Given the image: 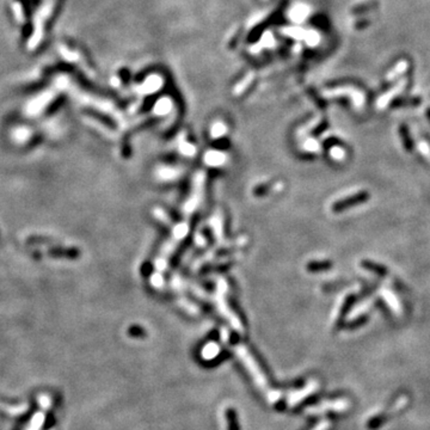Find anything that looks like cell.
<instances>
[{
	"instance_id": "cell-7",
	"label": "cell",
	"mask_w": 430,
	"mask_h": 430,
	"mask_svg": "<svg viewBox=\"0 0 430 430\" xmlns=\"http://www.w3.org/2000/svg\"><path fill=\"white\" fill-rule=\"evenodd\" d=\"M362 266L365 267L366 269L376 272V275H380V276H385V275L387 274V269H386V267L381 266V264H377V263H376V262L365 261V262H362Z\"/></svg>"
},
{
	"instance_id": "cell-6",
	"label": "cell",
	"mask_w": 430,
	"mask_h": 430,
	"mask_svg": "<svg viewBox=\"0 0 430 430\" xmlns=\"http://www.w3.org/2000/svg\"><path fill=\"white\" fill-rule=\"evenodd\" d=\"M220 352V348L216 343H208L202 350V356L206 360H213Z\"/></svg>"
},
{
	"instance_id": "cell-5",
	"label": "cell",
	"mask_w": 430,
	"mask_h": 430,
	"mask_svg": "<svg viewBox=\"0 0 430 430\" xmlns=\"http://www.w3.org/2000/svg\"><path fill=\"white\" fill-rule=\"evenodd\" d=\"M48 253L53 258H65V260H77L81 256V251L77 247H53L48 251Z\"/></svg>"
},
{
	"instance_id": "cell-12",
	"label": "cell",
	"mask_w": 430,
	"mask_h": 430,
	"mask_svg": "<svg viewBox=\"0 0 430 430\" xmlns=\"http://www.w3.org/2000/svg\"><path fill=\"white\" fill-rule=\"evenodd\" d=\"M55 423L54 422V417L52 415H49V416H47V421H46V423H45V427H43V428H45V430H47V429H49L51 428L52 426H53V424Z\"/></svg>"
},
{
	"instance_id": "cell-3",
	"label": "cell",
	"mask_w": 430,
	"mask_h": 430,
	"mask_svg": "<svg viewBox=\"0 0 430 430\" xmlns=\"http://www.w3.org/2000/svg\"><path fill=\"white\" fill-rule=\"evenodd\" d=\"M369 198V194L366 191H361L358 192V194L352 195V196H349L347 198H344V200L338 201V202H336L335 205L332 206L333 212H342L344 211V209L350 208V207L352 206H357L361 205V203H365L367 202Z\"/></svg>"
},
{
	"instance_id": "cell-1",
	"label": "cell",
	"mask_w": 430,
	"mask_h": 430,
	"mask_svg": "<svg viewBox=\"0 0 430 430\" xmlns=\"http://www.w3.org/2000/svg\"><path fill=\"white\" fill-rule=\"evenodd\" d=\"M236 352L237 355H238V357L242 360V362L244 363V366L246 367L247 371L250 372L251 376H252V379L255 380L256 385H257L258 387L263 388V390H267V387H268L267 377L263 374V371H262L260 366H258V363L255 361V358L251 356L250 352L247 351V349L245 348V347L239 346L236 348Z\"/></svg>"
},
{
	"instance_id": "cell-4",
	"label": "cell",
	"mask_w": 430,
	"mask_h": 430,
	"mask_svg": "<svg viewBox=\"0 0 430 430\" xmlns=\"http://www.w3.org/2000/svg\"><path fill=\"white\" fill-rule=\"evenodd\" d=\"M317 388H318V382L312 380V381L308 382L307 386L302 388V390L296 391V392L291 394V397H289V399H288L289 405H291V406H296V404L301 403V402L304 401L305 398H307L308 396H311V394H312L314 391L317 390Z\"/></svg>"
},
{
	"instance_id": "cell-8",
	"label": "cell",
	"mask_w": 430,
	"mask_h": 430,
	"mask_svg": "<svg viewBox=\"0 0 430 430\" xmlns=\"http://www.w3.org/2000/svg\"><path fill=\"white\" fill-rule=\"evenodd\" d=\"M388 420V416L386 415V413H379V415L374 416V417H372L371 420L368 422V428L372 430H376L377 428H380L381 426H384V424L387 422Z\"/></svg>"
},
{
	"instance_id": "cell-10",
	"label": "cell",
	"mask_w": 430,
	"mask_h": 430,
	"mask_svg": "<svg viewBox=\"0 0 430 430\" xmlns=\"http://www.w3.org/2000/svg\"><path fill=\"white\" fill-rule=\"evenodd\" d=\"M208 164H221V156H220V153H209Z\"/></svg>"
},
{
	"instance_id": "cell-2",
	"label": "cell",
	"mask_w": 430,
	"mask_h": 430,
	"mask_svg": "<svg viewBox=\"0 0 430 430\" xmlns=\"http://www.w3.org/2000/svg\"><path fill=\"white\" fill-rule=\"evenodd\" d=\"M349 405H350L349 401H347V399H336V401L324 402V403L317 405V406H310L307 409V412L321 413L327 411V410H330V411L341 412V411H346V410L349 407Z\"/></svg>"
},
{
	"instance_id": "cell-11",
	"label": "cell",
	"mask_w": 430,
	"mask_h": 430,
	"mask_svg": "<svg viewBox=\"0 0 430 430\" xmlns=\"http://www.w3.org/2000/svg\"><path fill=\"white\" fill-rule=\"evenodd\" d=\"M330 428H331V423L329 421H322L317 424L312 430H329Z\"/></svg>"
},
{
	"instance_id": "cell-9",
	"label": "cell",
	"mask_w": 430,
	"mask_h": 430,
	"mask_svg": "<svg viewBox=\"0 0 430 430\" xmlns=\"http://www.w3.org/2000/svg\"><path fill=\"white\" fill-rule=\"evenodd\" d=\"M226 418H227L228 430H241L238 418H237L236 411L233 409H227V411H226Z\"/></svg>"
}]
</instances>
